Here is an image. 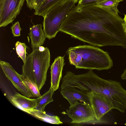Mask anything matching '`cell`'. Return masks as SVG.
Here are the masks:
<instances>
[{"mask_svg":"<svg viewBox=\"0 0 126 126\" xmlns=\"http://www.w3.org/2000/svg\"><path fill=\"white\" fill-rule=\"evenodd\" d=\"M25 0H0V27L12 23L19 14Z\"/></svg>","mask_w":126,"mask_h":126,"instance_id":"obj_6","label":"cell"},{"mask_svg":"<svg viewBox=\"0 0 126 126\" xmlns=\"http://www.w3.org/2000/svg\"><path fill=\"white\" fill-rule=\"evenodd\" d=\"M45 0H33V9L35 10Z\"/></svg>","mask_w":126,"mask_h":126,"instance_id":"obj_21","label":"cell"},{"mask_svg":"<svg viewBox=\"0 0 126 126\" xmlns=\"http://www.w3.org/2000/svg\"><path fill=\"white\" fill-rule=\"evenodd\" d=\"M23 81L33 97H39L41 96L37 85L33 81L28 78H24L21 75Z\"/></svg>","mask_w":126,"mask_h":126,"instance_id":"obj_17","label":"cell"},{"mask_svg":"<svg viewBox=\"0 0 126 126\" xmlns=\"http://www.w3.org/2000/svg\"><path fill=\"white\" fill-rule=\"evenodd\" d=\"M103 0H79L78 5H95L97 2Z\"/></svg>","mask_w":126,"mask_h":126,"instance_id":"obj_20","label":"cell"},{"mask_svg":"<svg viewBox=\"0 0 126 126\" xmlns=\"http://www.w3.org/2000/svg\"><path fill=\"white\" fill-rule=\"evenodd\" d=\"M28 35L31 39L32 50L38 48L44 44L46 37L42 28V25H33L30 28Z\"/></svg>","mask_w":126,"mask_h":126,"instance_id":"obj_12","label":"cell"},{"mask_svg":"<svg viewBox=\"0 0 126 126\" xmlns=\"http://www.w3.org/2000/svg\"><path fill=\"white\" fill-rule=\"evenodd\" d=\"M60 93L63 97L68 101L70 106L74 104L78 101L80 102L90 104L87 94L75 87H71L62 89Z\"/></svg>","mask_w":126,"mask_h":126,"instance_id":"obj_11","label":"cell"},{"mask_svg":"<svg viewBox=\"0 0 126 126\" xmlns=\"http://www.w3.org/2000/svg\"><path fill=\"white\" fill-rule=\"evenodd\" d=\"M75 4L71 0H68L63 4L53 7L47 12L43 22L46 38L50 39L56 36L67 15L75 6Z\"/></svg>","mask_w":126,"mask_h":126,"instance_id":"obj_4","label":"cell"},{"mask_svg":"<svg viewBox=\"0 0 126 126\" xmlns=\"http://www.w3.org/2000/svg\"><path fill=\"white\" fill-rule=\"evenodd\" d=\"M40 97L36 99H31L16 92L11 97L10 100L15 106L30 114L31 112L35 109Z\"/></svg>","mask_w":126,"mask_h":126,"instance_id":"obj_9","label":"cell"},{"mask_svg":"<svg viewBox=\"0 0 126 126\" xmlns=\"http://www.w3.org/2000/svg\"><path fill=\"white\" fill-rule=\"evenodd\" d=\"M45 47L42 46H41L39 47L38 48L40 51H43L45 50Z\"/></svg>","mask_w":126,"mask_h":126,"instance_id":"obj_24","label":"cell"},{"mask_svg":"<svg viewBox=\"0 0 126 126\" xmlns=\"http://www.w3.org/2000/svg\"><path fill=\"white\" fill-rule=\"evenodd\" d=\"M123 19L96 5L75 6L67 15L60 31L94 46L126 48Z\"/></svg>","mask_w":126,"mask_h":126,"instance_id":"obj_1","label":"cell"},{"mask_svg":"<svg viewBox=\"0 0 126 126\" xmlns=\"http://www.w3.org/2000/svg\"><path fill=\"white\" fill-rule=\"evenodd\" d=\"M67 52L70 63L77 69L107 70L113 66L109 53L96 47L84 45L70 47Z\"/></svg>","mask_w":126,"mask_h":126,"instance_id":"obj_2","label":"cell"},{"mask_svg":"<svg viewBox=\"0 0 126 126\" xmlns=\"http://www.w3.org/2000/svg\"><path fill=\"white\" fill-rule=\"evenodd\" d=\"M64 56H59L56 58L51 66L50 87L55 91L59 88L62 79V72L64 65Z\"/></svg>","mask_w":126,"mask_h":126,"instance_id":"obj_10","label":"cell"},{"mask_svg":"<svg viewBox=\"0 0 126 126\" xmlns=\"http://www.w3.org/2000/svg\"><path fill=\"white\" fill-rule=\"evenodd\" d=\"M120 2L118 0H103L97 2L95 5L104 8L111 13L118 15L117 6Z\"/></svg>","mask_w":126,"mask_h":126,"instance_id":"obj_16","label":"cell"},{"mask_svg":"<svg viewBox=\"0 0 126 126\" xmlns=\"http://www.w3.org/2000/svg\"><path fill=\"white\" fill-rule=\"evenodd\" d=\"M123 20L124 23L123 24V26L125 31L126 33V14L125 15V16Z\"/></svg>","mask_w":126,"mask_h":126,"instance_id":"obj_23","label":"cell"},{"mask_svg":"<svg viewBox=\"0 0 126 126\" xmlns=\"http://www.w3.org/2000/svg\"><path fill=\"white\" fill-rule=\"evenodd\" d=\"M27 2V5L30 10H32L33 9L32 5L33 0H26Z\"/></svg>","mask_w":126,"mask_h":126,"instance_id":"obj_22","label":"cell"},{"mask_svg":"<svg viewBox=\"0 0 126 126\" xmlns=\"http://www.w3.org/2000/svg\"><path fill=\"white\" fill-rule=\"evenodd\" d=\"M12 32L14 37H18L20 36V32L22 30L19 21L15 22L11 27Z\"/></svg>","mask_w":126,"mask_h":126,"instance_id":"obj_19","label":"cell"},{"mask_svg":"<svg viewBox=\"0 0 126 126\" xmlns=\"http://www.w3.org/2000/svg\"><path fill=\"white\" fill-rule=\"evenodd\" d=\"M54 91L50 87L49 90L40 97L35 109L42 112L44 111L46 106L49 103L53 101L52 96Z\"/></svg>","mask_w":126,"mask_h":126,"instance_id":"obj_15","label":"cell"},{"mask_svg":"<svg viewBox=\"0 0 126 126\" xmlns=\"http://www.w3.org/2000/svg\"><path fill=\"white\" fill-rule=\"evenodd\" d=\"M68 0H45L35 9L34 14L44 17L50 8L58 5L63 4Z\"/></svg>","mask_w":126,"mask_h":126,"instance_id":"obj_13","label":"cell"},{"mask_svg":"<svg viewBox=\"0 0 126 126\" xmlns=\"http://www.w3.org/2000/svg\"><path fill=\"white\" fill-rule=\"evenodd\" d=\"M75 3H76L79 0H71Z\"/></svg>","mask_w":126,"mask_h":126,"instance_id":"obj_25","label":"cell"},{"mask_svg":"<svg viewBox=\"0 0 126 126\" xmlns=\"http://www.w3.org/2000/svg\"><path fill=\"white\" fill-rule=\"evenodd\" d=\"M15 47L17 54L22 59L24 63L26 58V49L27 48V46L25 43L18 41L16 43Z\"/></svg>","mask_w":126,"mask_h":126,"instance_id":"obj_18","label":"cell"},{"mask_svg":"<svg viewBox=\"0 0 126 126\" xmlns=\"http://www.w3.org/2000/svg\"><path fill=\"white\" fill-rule=\"evenodd\" d=\"M30 114L41 120L50 124L59 125L63 123L58 116L49 115L45 111H40L34 109L31 112Z\"/></svg>","mask_w":126,"mask_h":126,"instance_id":"obj_14","label":"cell"},{"mask_svg":"<svg viewBox=\"0 0 126 126\" xmlns=\"http://www.w3.org/2000/svg\"><path fill=\"white\" fill-rule=\"evenodd\" d=\"M118 0L120 2H121V1L123 0Z\"/></svg>","mask_w":126,"mask_h":126,"instance_id":"obj_26","label":"cell"},{"mask_svg":"<svg viewBox=\"0 0 126 126\" xmlns=\"http://www.w3.org/2000/svg\"><path fill=\"white\" fill-rule=\"evenodd\" d=\"M0 65L6 77L18 91L27 97H33L23 83L21 75L18 73L8 62L0 61Z\"/></svg>","mask_w":126,"mask_h":126,"instance_id":"obj_8","label":"cell"},{"mask_svg":"<svg viewBox=\"0 0 126 126\" xmlns=\"http://www.w3.org/2000/svg\"><path fill=\"white\" fill-rule=\"evenodd\" d=\"M87 94L90 106L98 121H101V118L106 114L114 109L111 103L104 96L92 92Z\"/></svg>","mask_w":126,"mask_h":126,"instance_id":"obj_7","label":"cell"},{"mask_svg":"<svg viewBox=\"0 0 126 126\" xmlns=\"http://www.w3.org/2000/svg\"><path fill=\"white\" fill-rule=\"evenodd\" d=\"M50 54L47 47L40 51L38 48L32 50L26 57L22 67V75L34 82L40 91L45 85L47 70L50 66Z\"/></svg>","mask_w":126,"mask_h":126,"instance_id":"obj_3","label":"cell"},{"mask_svg":"<svg viewBox=\"0 0 126 126\" xmlns=\"http://www.w3.org/2000/svg\"><path fill=\"white\" fill-rule=\"evenodd\" d=\"M66 114L72 120L71 123L97 124L102 122L96 118L90 104L78 102L70 106Z\"/></svg>","mask_w":126,"mask_h":126,"instance_id":"obj_5","label":"cell"}]
</instances>
